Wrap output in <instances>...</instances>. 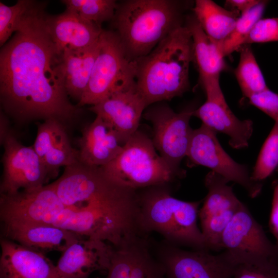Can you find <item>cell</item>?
<instances>
[{
	"mask_svg": "<svg viewBox=\"0 0 278 278\" xmlns=\"http://www.w3.org/2000/svg\"><path fill=\"white\" fill-rule=\"evenodd\" d=\"M66 9L77 13L82 18L101 26L113 20L118 4L114 0H63Z\"/></svg>",
	"mask_w": 278,
	"mask_h": 278,
	"instance_id": "31",
	"label": "cell"
},
{
	"mask_svg": "<svg viewBox=\"0 0 278 278\" xmlns=\"http://www.w3.org/2000/svg\"><path fill=\"white\" fill-rule=\"evenodd\" d=\"M146 108L136 83L113 93L89 110L109 123L126 143L138 130Z\"/></svg>",
	"mask_w": 278,
	"mask_h": 278,
	"instance_id": "18",
	"label": "cell"
},
{
	"mask_svg": "<svg viewBox=\"0 0 278 278\" xmlns=\"http://www.w3.org/2000/svg\"><path fill=\"white\" fill-rule=\"evenodd\" d=\"M78 140L79 161L91 166L102 167L115 159L125 144L114 128L101 117L81 130Z\"/></svg>",
	"mask_w": 278,
	"mask_h": 278,
	"instance_id": "23",
	"label": "cell"
},
{
	"mask_svg": "<svg viewBox=\"0 0 278 278\" xmlns=\"http://www.w3.org/2000/svg\"><path fill=\"white\" fill-rule=\"evenodd\" d=\"M278 167V123H275L265 140L251 173L253 180L262 182Z\"/></svg>",
	"mask_w": 278,
	"mask_h": 278,
	"instance_id": "32",
	"label": "cell"
},
{
	"mask_svg": "<svg viewBox=\"0 0 278 278\" xmlns=\"http://www.w3.org/2000/svg\"><path fill=\"white\" fill-rule=\"evenodd\" d=\"M232 278H278V258L236 266Z\"/></svg>",
	"mask_w": 278,
	"mask_h": 278,
	"instance_id": "33",
	"label": "cell"
},
{
	"mask_svg": "<svg viewBox=\"0 0 278 278\" xmlns=\"http://www.w3.org/2000/svg\"><path fill=\"white\" fill-rule=\"evenodd\" d=\"M234 73L243 95H251L269 89L254 54L249 45L243 46Z\"/></svg>",
	"mask_w": 278,
	"mask_h": 278,
	"instance_id": "29",
	"label": "cell"
},
{
	"mask_svg": "<svg viewBox=\"0 0 278 278\" xmlns=\"http://www.w3.org/2000/svg\"><path fill=\"white\" fill-rule=\"evenodd\" d=\"M102 167L117 183L136 190L168 186L181 178L158 153L152 139L138 130L127 141L120 154Z\"/></svg>",
	"mask_w": 278,
	"mask_h": 278,
	"instance_id": "6",
	"label": "cell"
},
{
	"mask_svg": "<svg viewBox=\"0 0 278 278\" xmlns=\"http://www.w3.org/2000/svg\"><path fill=\"white\" fill-rule=\"evenodd\" d=\"M266 1L259 2L248 11L240 14L229 36L223 41L217 42L222 56L225 57L244 45L246 39L256 23L262 18L267 4Z\"/></svg>",
	"mask_w": 278,
	"mask_h": 278,
	"instance_id": "30",
	"label": "cell"
},
{
	"mask_svg": "<svg viewBox=\"0 0 278 278\" xmlns=\"http://www.w3.org/2000/svg\"><path fill=\"white\" fill-rule=\"evenodd\" d=\"M37 134L32 146L47 171L49 179L58 175L59 168L79 161L78 149L70 141L67 129L60 122L47 120L38 123Z\"/></svg>",
	"mask_w": 278,
	"mask_h": 278,
	"instance_id": "20",
	"label": "cell"
},
{
	"mask_svg": "<svg viewBox=\"0 0 278 278\" xmlns=\"http://www.w3.org/2000/svg\"><path fill=\"white\" fill-rule=\"evenodd\" d=\"M152 240L147 235L131 233L112 246L106 278H165L156 258Z\"/></svg>",
	"mask_w": 278,
	"mask_h": 278,
	"instance_id": "16",
	"label": "cell"
},
{
	"mask_svg": "<svg viewBox=\"0 0 278 278\" xmlns=\"http://www.w3.org/2000/svg\"><path fill=\"white\" fill-rule=\"evenodd\" d=\"M47 30L59 53L65 49L84 50L98 42L101 26L66 9L58 15L45 14Z\"/></svg>",
	"mask_w": 278,
	"mask_h": 278,
	"instance_id": "21",
	"label": "cell"
},
{
	"mask_svg": "<svg viewBox=\"0 0 278 278\" xmlns=\"http://www.w3.org/2000/svg\"><path fill=\"white\" fill-rule=\"evenodd\" d=\"M250 104L257 108L278 123V94L269 89L248 98Z\"/></svg>",
	"mask_w": 278,
	"mask_h": 278,
	"instance_id": "35",
	"label": "cell"
},
{
	"mask_svg": "<svg viewBox=\"0 0 278 278\" xmlns=\"http://www.w3.org/2000/svg\"><path fill=\"white\" fill-rule=\"evenodd\" d=\"M88 86L78 107L93 106L136 83V62L127 56L115 31L103 30Z\"/></svg>",
	"mask_w": 278,
	"mask_h": 278,
	"instance_id": "7",
	"label": "cell"
},
{
	"mask_svg": "<svg viewBox=\"0 0 278 278\" xmlns=\"http://www.w3.org/2000/svg\"><path fill=\"white\" fill-rule=\"evenodd\" d=\"M272 41H278V18H261L253 27L244 45Z\"/></svg>",
	"mask_w": 278,
	"mask_h": 278,
	"instance_id": "34",
	"label": "cell"
},
{
	"mask_svg": "<svg viewBox=\"0 0 278 278\" xmlns=\"http://www.w3.org/2000/svg\"><path fill=\"white\" fill-rule=\"evenodd\" d=\"M269 225L278 246V183L274 188Z\"/></svg>",
	"mask_w": 278,
	"mask_h": 278,
	"instance_id": "36",
	"label": "cell"
},
{
	"mask_svg": "<svg viewBox=\"0 0 278 278\" xmlns=\"http://www.w3.org/2000/svg\"><path fill=\"white\" fill-rule=\"evenodd\" d=\"M11 131L8 119L6 115L1 111L0 140L3 139Z\"/></svg>",
	"mask_w": 278,
	"mask_h": 278,
	"instance_id": "38",
	"label": "cell"
},
{
	"mask_svg": "<svg viewBox=\"0 0 278 278\" xmlns=\"http://www.w3.org/2000/svg\"><path fill=\"white\" fill-rule=\"evenodd\" d=\"M206 96L205 102L193 110V116L199 118L203 125L229 136L230 145L235 149L248 146L253 133V122L240 120L229 108L220 88L219 78L201 81Z\"/></svg>",
	"mask_w": 278,
	"mask_h": 278,
	"instance_id": "17",
	"label": "cell"
},
{
	"mask_svg": "<svg viewBox=\"0 0 278 278\" xmlns=\"http://www.w3.org/2000/svg\"><path fill=\"white\" fill-rule=\"evenodd\" d=\"M4 148L0 194L36 189L49 180L45 167L32 146L23 145L10 131L0 140Z\"/></svg>",
	"mask_w": 278,
	"mask_h": 278,
	"instance_id": "14",
	"label": "cell"
},
{
	"mask_svg": "<svg viewBox=\"0 0 278 278\" xmlns=\"http://www.w3.org/2000/svg\"><path fill=\"white\" fill-rule=\"evenodd\" d=\"M44 10L27 19L0 53V100L18 124L55 120L67 129L80 115L66 91L60 53L46 27Z\"/></svg>",
	"mask_w": 278,
	"mask_h": 278,
	"instance_id": "1",
	"label": "cell"
},
{
	"mask_svg": "<svg viewBox=\"0 0 278 278\" xmlns=\"http://www.w3.org/2000/svg\"><path fill=\"white\" fill-rule=\"evenodd\" d=\"M193 110L175 112L168 105L158 104L144 114L153 128L154 146L170 168L182 178L184 172L180 168L182 159L186 157L193 129L189 120Z\"/></svg>",
	"mask_w": 278,
	"mask_h": 278,
	"instance_id": "11",
	"label": "cell"
},
{
	"mask_svg": "<svg viewBox=\"0 0 278 278\" xmlns=\"http://www.w3.org/2000/svg\"><path fill=\"white\" fill-rule=\"evenodd\" d=\"M137 194L135 224L140 234L157 232L175 246L210 251L197 223L201 201L177 199L168 186L139 189Z\"/></svg>",
	"mask_w": 278,
	"mask_h": 278,
	"instance_id": "3",
	"label": "cell"
},
{
	"mask_svg": "<svg viewBox=\"0 0 278 278\" xmlns=\"http://www.w3.org/2000/svg\"><path fill=\"white\" fill-rule=\"evenodd\" d=\"M53 184L66 207L79 209L95 206L135 217L137 190L120 185L102 167L88 165L78 161L65 167L62 175Z\"/></svg>",
	"mask_w": 278,
	"mask_h": 278,
	"instance_id": "5",
	"label": "cell"
},
{
	"mask_svg": "<svg viewBox=\"0 0 278 278\" xmlns=\"http://www.w3.org/2000/svg\"><path fill=\"white\" fill-rule=\"evenodd\" d=\"M194 15L205 33L216 42L225 40L233 31L240 13L223 8L211 0H197Z\"/></svg>",
	"mask_w": 278,
	"mask_h": 278,
	"instance_id": "27",
	"label": "cell"
},
{
	"mask_svg": "<svg viewBox=\"0 0 278 278\" xmlns=\"http://www.w3.org/2000/svg\"><path fill=\"white\" fill-rule=\"evenodd\" d=\"M53 225L88 238L117 245L127 234L138 233L134 219L101 207H66Z\"/></svg>",
	"mask_w": 278,
	"mask_h": 278,
	"instance_id": "13",
	"label": "cell"
},
{
	"mask_svg": "<svg viewBox=\"0 0 278 278\" xmlns=\"http://www.w3.org/2000/svg\"><path fill=\"white\" fill-rule=\"evenodd\" d=\"M186 157L193 164L208 167L229 182L240 185L251 198L262 191V182L253 180L248 167L235 162L223 149L216 132L203 124L193 130Z\"/></svg>",
	"mask_w": 278,
	"mask_h": 278,
	"instance_id": "12",
	"label": "cell"
},
{
	"mask_svg": "<svg viewBox=\"0 0 278 278\" xmlns=\"http://www.w3.org/2000/svg\"><path fill=\"white\" fill-rule=\"evenodd\" d=\"M204 182L207 194L199 212L201 230L208 250L219 251L222 234L243 203L219 174L210 171Z\"/></svg>",
	"mask_w": 278,
	"mask_h": 278,
	"instance_id": "15",
	"label": "cell"
},
{
	"mask_svg": "<svg viewBox=\"0 0 278 278\" xmlns=\"http://www.w3.org/2000/svg\"><path fill=\"white\" fill-rule=\"evenodd\" d=\"M112 246L83 237L70 245L56 265L58 278H89L95 271L107 273Z\"/></svg>",
	"mask_w": 278,
	"mask_h": 278,
	"instance_id": "19",
	"label": "cell"
},
{
	"mask_svg": "<svg viewBox=\"0 0 278 278\" xmlns=\"http://www.w3.org/2000/svg\"><path fill=\"white\" fill-rule=\"evenodd\" d=\"M180 3L173 0H128L117 5L112 22L130 60L146 56L183 25Z\"/></svg>",
	"mask_w": 278,
	"mask_h": 278,
	"instance_id": "4",
	"label": "cell"
},
{
	"mask_svg": "<svg viewBox=\"0 0 278 278\" xmlns=\"http://www.w3.org/2000/svg\"><path fill=\"white\" fill-rule=\"evenodd\" d=\"M66 207L53 183L36 189L1 194L0 197V218L3 229L53 224Z\"/></svg>",
	"mask_w": 278,
	"mask_h": 278,
	"instance_id": "10",
	"label": "cell"
},
{
	"mask_svg": "<svg viewBox=\"0 0 278 278\" xmlns=\"http://www.w3.org/2000/svg\"><path fill=\"white\" fill-rule=\"evenodd\" d=\"M260 1L258 0H227L225 2V8L231 10H235L240 14H243L255 5Z\"/></svg>",
	"mask_w": 278,
	"mask_h": 278,
	"instance_id": "37",
	"label": "cell"
},
{
	"mask_svg": "<svg viewBox=\"0 0 278 278\" xmlns=\"http://www.w3.org/2000/svg\"><path fill=\"white\" fill-rule=\"evenodd\" d=\"M44 2L19 0L13 6L0 3V45L4 46L12 34L20 28L22 24L32 15L44 10Z\"/></svg>",
	"mask_w": 278,
	"mask_h": 278,
	"instance_id": "28",
	"label": "cell"
},
{
	"mask_svg": "<svg viewBox=\"0 0 278 278\" xmlns=\"http://www.w3.org/2000/svg\"><path fill=\"white\" fill-rule=\"evenodd\" d=\"M221 246L236 266L278 258V246L269 239L244 203L223 231Z\"/></svg>",
	"mask_w": 278,
	"mask_h": 278,
	"instance_id": "9",
	"label": "cell"
},
{
	"mask_svg": "<svg viewBox=\"0 0 278 278\" xmlns=\"http://www.w3.org/2000/svg\"><path fill=\"white\" fill-rule=\"evenodd\" d=\"M99 47L98 41L86 49L60 52L59 68L65 89L68 96L78 102L89 84Z\"/></svg>",
	"mask_w": 278,
	"mask_h": 278,
	"instance_id": "25",
	"label": "cell"
},
{
	"mask_svg": "<svg viewBox=\"0 0 278 278\" xmlns=\"http://www.w3.org/2000/svg\"><path fill=\"white\" fill-rule=\"evenodd\" d=\"M4 232L5 238L44 254L52 251L63 253L73 243L83 237L53 224L8 228L4 229Z\"/></svg>",
	"mask_w": 278,
	"mask_h": 278,
	"instance_id": "24",
	"label": "cell"
},
{
	"mask_svg": "<svg viewBox=\"0 0 278 278\" xmlns=\"http://www.w3.org/2000/svg\"><path fill=\"white\" fill-rule=\"evenodd\" d=\"M185 21V25L192 35L194 61L198 68L200 81L219 78L220 73L227 66L217 43L205 33L194 14L186 16Z\"/></svg>",
	"mask_w": 278,
	"mask_h": 278,
	"instance_id": "26",
	"label": "cell"
},
{
	"mask_svg": "<svg viewBox=\"0 0 278 278\" xmlns=\"http://www.w3.org/2000/svg\"><path fill=\"white\" fill-rule=\"evenodd\" d=\"M0 278H58L56 266L44 254L1 238Z\"/></svg>",
	"mask_w": 278,
	"mask_h": 278,
	"instance_id": "22",
	"label": "cell"
},
{
	"mask_svg": "<svg viewBox=\"0 0 278 278\" xmlns=\"http://www.w3.org/2000/svg\"><path fill=\"white\" fill-rule=\"evenodd\" d=\"M193 61V39L185 24L172 31L149 54L136 60V85L147 107L188 91Z\"/></svg>",
	"mask_w": 278,
	"mask_h": 278,
	"instance_id": "2",
	"label": "cell"
},
{
	"mask_svg": "<svg viewBox=\"0 0 278 278\" xmlns=\"http://www.w3.org/2000/svg\"><path fill=\"white\" fill-rule=\"evenodd\" d=\"M96 278H99V277H96Z\"/></svg>",
	"mask_w": 278,
	"mask_h": 278,
	"instance_id": "39",
	"label": "cell"
},
{
	"mask_svg": "<svg viewBox=\"0 0 278 278\" xmlns=\"http://www.w3.org/2000/svg\"><path fill=\"white\" fill-rule=\"evenodd\" d=\"M152 244L165 278H232L236 266L225 251L186 250L164 240Z\"/></svg>",
	"mask_w": 278,
	"mask_h": 278,
	"instance_id": "8",
	"label": "cell"
}]
</instances>
